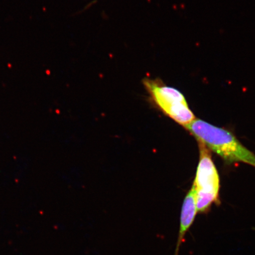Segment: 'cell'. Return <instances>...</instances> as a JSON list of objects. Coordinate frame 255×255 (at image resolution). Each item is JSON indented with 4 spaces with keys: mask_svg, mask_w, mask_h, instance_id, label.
Returning <instances> with one entry per match:
<instances>
[{
    "mask_svg": "<svg viewBox=\"0 0 255 255\" xmlns=\"http://www.w3.org/2000/svg\"><path fill=\"white\" fill-rule=\"evenodd\" d=\"M199 142L216 153L226 164L244 162L255 167V154L242 144L232 133L196 119L184 127Z\"/></svg>",
    "mask_w": 255,
    "mask_h": 255,
    "instance_id": "obj_1",
    "label": "cell"
},
{
    "mask_svg": "<svg viewBox=\"0 0 255 255\" xmlns=\"http://www.w3.org/2000/svg\"><path fill=\"white\" fill-rule=\"evenodd\" d=\"M143 84L152 103L175 123L185 127L196 119L184 96L177 89L158 79L146 78L143 80Z\"/></svg>",
    "mask_w": 255,
    "mask_h": 255,
    "instance_id": "obj_2",
    "label": "cell"
},
{
    "mask_svg": "<svg viewBox=\"0 0 255 255\" xmlns=\"http://www.w3.org/2000/svg\"><path fill=\"white\" fill-rule=\"evenodd\" d=\"M200 158L193 186L196 193L197 212L205 213L219 201L220 178L211 153L199 142Z\"/></svg>",
    "mask_w": 255,
    "mask_h": 255,
    "instance_id": "obj_3",
    "label": "cell"
},
{
    "mask_svg": "<svg viewBox=\"0 0 255 255\" xmlns=\"http://www.w3.org/2000/svg\"><path fill=\"white\" fill-rule=\"evenodd\" d=\"M197 213L196 193L195 188L193 186L185 197L183 203L180 216V230L174 255H178L179 254L181 245L183 242L185 236L193 225Z\"/></svg>",
    "mask_w": 255,
    "mask_h": 255,
    "instance_id": "obj_4",
    "label": "cell"
}]
</instances>
